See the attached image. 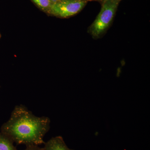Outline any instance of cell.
I'll list each match as a JSON object with an SVG mask.
<instances>
[{"label":"cell","instance_id":"6da1fadb","mask_svg":"<svg viewBox=\"0 0 150 150\" xmlns=\"http://www.w3.org/2000/svg\"><path fill=\"white\" fill-rule=\"evenodd\" d=\"M51 120L46 116L33 115L22 105H16L1 132L17 144H45L43 138L50 129Z\"/></svg>","mask_w":150,"mask_h":150},{"label":"cell","instance_id":"7a4b0ae2","mask_svg":"<svg viewBox=\"0 0 150 150\" xmlns=\"http://www.w3.org/2000/svg\"><path fill=\"white\" fill-rule=\"evenodd\" d=\"M121 0H105L101 10L89 28V32L94 38L104 34L112 23Z\"/></svg>","mask_w":150,"mask_h":150},{"label":"cell","instance_id":"3957f363","mask_svg":"<svg viewBox=\"0 0 150 150\" xmlns=\"http://www.w3.org/2000/svg\"><path fill=\"white\" fill-rule=\"evenodd\" d=\"M86 3V0H59L51 5L48 13L57 17L67 18L79 13Z\"/></svg>","mask_w":150,"mask_h":150},{"label":"cell","instance_id":"277c9868","mask_svg":"<svg viewBox=\"0 0 150 150\" xmlns=\"http://www.w3.org/2000/svg\"><path fill=\"white\" fill-rule=\"evenodd\" d=\"M44 144V150H74L67 147L61 136L53 137Z\"/></svg>","mask_w":150,"mask_h":150},{"label":"cell","instance_id":"5b68a950","mask_svg":"<svg viewBox=\"0 0 150 150\" xmlns=\"http://www.w3.org/2000/svg\"><path fill=\"white\" fill-rule=\"evenodd\" d=\"M13 143L9 138L0 132V150H18Z\"/></svg>","mask_w":150,"mask_h":150},{"label":"cell","instance_id":"8992f818","mask_svg":"<svg viewBox=\"0 0 150 150\" xmlns=\"http://www.w3.org/2000/svg\"><path fill=\"white\" fill-rule=\"evenodd\" d=\"M36 6L45 12L48 13L51 6L49 0H31Z\"/></svg>","mask_w":150,"mask_h":150},{"label":"cell","instance_id":"52a82bcc","mask_svg":"<svg viewBox=\"0 0 150 150\" xmlns=\"http://www.w3.org/2000/svg\"><path fill=\"white\" fill-rule=\"evenodd\" d=\"M24 150H44L43 148L39 147L38 146L35 145H26V148Z\"/></svg>","mask_w":150,"mask_h":150},{"label":"cell","instance_id":"ba28073f","mask_svg":"<svg viewBox=\"0 0 150 150\" xmlns=\"http://www.w3.org/2000/svg\"><path fill=\"white\" fill-rule=\"evenodd\" d=\"M49 1H50V2L51 3V5H52L54 4V3H56V2L58 1L59 0H49Z\"/></svg>","mask_w":150,"mask_h":150},{"label":"cell","instance_id":"9c48e42d","mask_svg":"<svg viewBox=\"0 0 150 150\" xmlns=\"http://www.w3.org/2000/svg\"><path fill=\"white\" fill-rule=\"evenodd\" d=\"M1 33H0V38H1Z\"/></svg>","mask_w":150,"mask_h":150}]
</instances>
